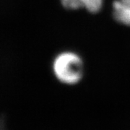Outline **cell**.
Listing matches in <instances>:
<instances>
[{"mask_svg": "<svg viewBox=\"0 0 130 130\" xmlns=\"http://www.w3.org/2000/svg\"><path fill=\"white\" fill-rule=\"evenodd\" d=\"M113 17L118 23L130 26V0L113 2Z\"/></svg>", "mask_w": 130, "mask_h": 130, "instance_id": "obj_3", "label": "cell"}, {"mask_svg": "<svg viewBox=\"0 0 130 130\" xmlns=\"http://www.w3.org/2000/svg\"><path fill=\"white\" fill-rule=\"evenodd\" d=\"M61 4L68 9L85 8L90 12L96 13L102 7L103 0H61Z\"/></svg>", "mask_w": 130, "mask_h": 130, "instance_id": "obj_2", "label": "cell"}, {"mask_svg": "<svg viewBox=\"0 0 130 130\" xmlns=\"http://www.w3.org/2000/svg\"><path fill=\"white\" fill-rule=\"evenodd\" d=\"M83 67L80 57L69 51L58 55L53 64V70L57 79L68 85L79 82L83 76Z\"/></svg>", "mask_w": 130, "mask_h": 130, "instance_id": "obj_1", "label": "cell"}]
</instances>
